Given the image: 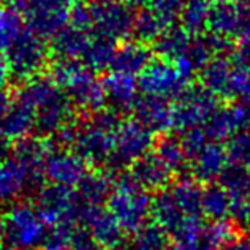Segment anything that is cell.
<instances>
[{
	"label": "cell",
	"mask_w": 250,
	"mask_h": 250,
	"mask_svg": "<svg viewBox=\"0 0 250 250\" xmlns=\"http://www.w3.org/2000/svg\"><path fill=\"white\" fill-rule=\"evenodd\" d=\"M16 100L32 109L35 130L44 136H56L62 128L73 124V103L51 76H37L25 81L18 90Z\"/></svg>",
	"instance_id": "obj_1"
},
{
	"label": "cell",
	"mask_w": 250,
	"mask_h": 250,
	"mask_svg": "<svg viewBox=\"0 0 250 250\" xmlns=\"http://www.w3.org/2000/svg\"><path fill=\"white\" fill-rule=\"evenodd\" d=\"M121 116L113 109H100L92 113L83 124L76 125L73 150L87 163H108L114 150L116 135L121 127Z\"/></svg>",
	"instance_id": "obj_2"
},
{
	"label": "cell",
	"mask_w": 250,
	"mask_h": 250,
	"mask_svg": "<svg viewBox=\"0 0 250 250\" xmlns=\"http://www.w3.org/2000/svg\"><path fill=\"white\" fill-rule=\"evenodd\" d=\"M51 78L67 94L70 102L84 111L97 113L106 103L102 81L83 62L57 59L51 67Z\"/></svg>",
	"instance_id": "obj_3"
},
{
	"label": "cell",
	"mask_w": 250,
	"mask_h": 250,
	"mask_svg": "<svg viewBox=\"0 0 250 250\" xmlns=\"http://www.w3.org/2000/svg\"><path fill=\"white\" fill-rule=\"evenodd\" d=\"M48 225L34 203L15 201L2 215L0 238L10 250L40 249Z\"/></svg>",
	"instance_id": "obj_4"
},
{
	"label": "cell",
	"mask_w": 250,
	"mask_h": 250,
	"mask_svg": "<svg viewBox=\"0 0 250 250\" xmlns=\"http://www.w3.org/2000/svg\"><path fill=\"white\" fill-rule=\"evenodd\" d=\"M106 209L117 220L125 233H135L149 222L152 198L128 173L114 181Z\"/></svg>",
	"instance_id": "obj_5"
},
{
	"label": "cell",
	"mask_w": 250,
	"mask_h": 250,
	"mask_svg": "<svg viewBox=\"0 0 250 250\" xmlns=\"http://www.w3.org/2000/svg\"><path fill=\"white\" fill-rule=\"evenodd\" d=\"M90 34L124 42L135 32L136 10L127 0H92L87 3Z\"/></svg>",
	"instance_id": "obj_6"
},
{
	"label": "cell",
	"mask_w": 250,
	"mask_h": 250,
	"mask_svg": "<svg viewBox=\"0 0 250 250\" xmlns=\"http://www.w3.org/2000/svg\"><path fill=\"white\" fill-rule=\"evenodd\" d=\"M48 52L49 49L44 38L25 27L22 35L3 57L8 63L11 78L18 81H29L32 78L40 76L38 73L44 68Z\"/></svg>",
	"instance_id": "obj_7"
},
{
	"label": "cell",
	"mask_w": 250,
	"mask_h": 250,
	"mask_svg": "<svg viewBox=\"0 0 250 250\" xmlns=\"http://www.w3.org/2000/svg\"><path fill=\"white\" fill-rule=\"evenodd\" d=\"M8 6L16 10L25 25L43 38H54L70 24V8L54 0H8Z\"/></svg>",
	"instance_id": "obj_8"
},
{
	"label": "cell",
	"mask_w": 250,
	"mask_h": 250,
	"mask_svg": "<svg viewBox=\"0 0 250 250\" xmlns=\"http://www.w3.org/2000/svg\"><path fill=\"white\" fill-rule=\"evenodd\" d=\"M34 205L48 227L59 223H71L78 227V223H83L84 212L75 188L48 184L40 187Z\"/></svg>",
	"instance_id": "obj_9"
},
{
	"label": "cell",
	"mask_w": 250,
	"mask_h": 250,
	"mask_svg": "<svg viewBox=\"0 0 250 250\" xmlns=\"http://www.w3.org/2000/svg\"><path fill=\"white\" fill-rule=\"evenodd\" d=\"M190 80L179 68L167 59H152L150 63L138 76V85L143 95L159 97L174 102L190 87Z\"/></svg>",
	"instance_id": "obj_10"
},
{
	"label": "cell",
	"mask_w": 250,
	"mask_h": 250,
	"mask_svg": "<svg viewBox=\"0 0 250 250\" xmlns=\"http://www.w3.org/2000/svg\"><path fill=\"white\" fill-rule=\"evenodd\" d=\"M154 143V133L136 119L122 122L116 135L114 150L106 167L113 171L130 168L133 163L150 152Z\"/></svg>",
	"instance_id": "obj_11"
},
{
	"label": "cell",
	"mask_w": 250,
	"mask_h": 250,
	"mask_svg": "<svg viewBox=\"0 0 250 250\" xmlns=\"http://www.w3.org/2000/svg\"><path fill=\"white\" fill-rule=\"evenodd\" d=\"M217 109V97L200 87H188L173 102V122L176 131L201 128Z\"/></svg>",
	"instance_id": "obj_12"
},
{
	"label": "cell",
	"mask_w": 250,
	"mask_h": 250,
	"mask_svg": "<svg viewBox=\"0 0 250 250\" xmlns=\"http://www.w3.org/2000/svg\"><path fill=\"white\" fill-rule=\"evenodd\" d=\"M209 34L231 42L250 35V11L242 2L219 0L212 6L209 19Z\"/></svg>",
	"instance_id": "obj_13"
},
{
	"label": "cell",
	"mask_w": 250,
	"mask_h": 250,
	"mask_svg": "<svg viewBox=\"0 0 250 250\" xmlns=\"http://www.w3.org/2000/svg\"><path fill=\"white\" fill-rule=\"evenodd\" d=\"M89 174V163L70 147H52L46 160L44 177L54 186L76 188Z\"/></svg>",
	"instance_id": "obj_14"
},
{
	"label": "cell",
	"mask_w": 250,
	"mask_h": 250,
	"mask_svg": "<svg viewBox=\"0 0 250 250\" xmlns=\"http://www.w3.org/2000/svg\"><path fill=\"white\" fill-rule=\"evenodd\" d=\"M51 150L52 147L48 141L32 136L18 140L13 144L11 159L21 167L30 186H37L44 179V167Z\"/></svg>",
	"instance_id": "obj_15"
},
{
	"label": "cell",
	"mask_w": 250,
	"mask_h": 250,
	"mask_svg": "<svg viewBox=\"0 0 250 250\" xmlns=\"http://www.w3.org/2000/svg\"><path fill=\"white\" fill-rule=\"evenodd\" d=\"M102 87L104 94V102L109 104V109L117 114L133 111L140 100V85L135 76L117 73L111 70L102 80Z\"/></svg>",
	"instance_id": "obj_16"
},
{
	"label": "cell",
	"mask_w": 250,
	"mask_h": 250,
	"mask_svg": "<svg viewBox=\"0 0 250 250\" xmlns=\"http://www.w3.org/2000/svg\"><path fill=\"white\" fill-rule=\"evenodd\" d=\"M228 165L229 162L225 146L215 141H208L188 160V168L192 171L193 179L205 184H214L217 179H220Z\"/></svg>",
	"instance_id": "obj_17"
},
{
	"label": "cell",
	"mask_w": 250,
	"mask_h": 250,
	"mask_svg": "<svg viewBox=\"0 0 250 250\" xmlns=\"http://www.w3.org/2000/svg\"><path fill=\"white\" fill-rule=\"evenodd\" d=\"M85 233L103 250H119L125 244V231L108 209H95L84 220Z\"/></svg>",
	"instance_id": "obj_18"
},
{
	"label": "cell",
	"mask_w": 250,
	"mask_h": 250,
	"mask_svg": "<svg viewBox=\"0 0 250 250\" xmlns=\"http://www.w3.org/2000/svg\"><path fill=\"white\" fill-rule=\"evenodd\" d=\"M135 119L152 133L165 135L173 130V102L159 97L143 95L133 109Z\"/></svg>",
	"instance_id": "obj_19"
},
{
	"label": "cell",
	"mask_w": 250,
	"mask_h": 250,
	"mask_svg": "<svg viewBox=\"0 0 250 250\" xmlns=\"http://www.w3.org/2000/svg\"><path fill=\"white\" fill-rule=\"evenodd\" d=\"M128 174L146 190V192H162L171 186L174 173L168 168L155 152H149L130 167Z\"/></svg>",
	"instance_id": "obj_20"
},
{
	"label": "cell",
	"mask_w": 250,
	"mask_h": 250,
	"mask_svg": "<svg viewBox=\"0 0 250 250\" xmlns=\"http://www.w3.org/2000/svg\"><path fill=\"white\" fill-rule=\"evenodd\" d=\"M247 125L246 111L242 104H233L228 108H217L201 130L209 141H228L234 133L242 131Z\"/></svg>",
	"instance_id": "obj_21"
},
{
	"label": "cell",
	"mask_w": 250,
	"mask_h": 250,
	"mask_svg": "<svg viewBox=\"0 0 250 250\" xmlns=\"http://www.w3.org/2000/svg\"><path fill=\"white\" fill-rule=\"evenodd\" d=\"M114 182L113 179L103 171H95L89 173L84 177L83 182L75 188L78 200L83 208V223L87 219V215L95 209H102L104 203H108V198L113 192Z\"/></svg>",
	"instance_id": "obj_22"
},
{
	"label": "cell",
	"mask_w": 250,
	"mask_h": 250,
	"mask_svg": "<svg viewBox=\"0 0 250 250\" xmlns=\"http://www.w3.org/2000/svg\"><path fill=\"white\" fill-rule=\"evenodd\" d=\"M152 61V51L143 42H125L117 46L111 70L117 73L136 76Z\"/></svg>",
	"instance_id": "obj_23"
},
{
	"label": "cell",
	"mask_w": 250,
	"mask_h": 250,
	"mask_svg": "<svg viewBox=\"0 0 250 250\" xmlns=\"http://www.w3.org/2000/svg\"><path fill=\"white\" fill-rule=\"evenodd\" d=\"M233 59L227 56H215L205 68L201 70V84L206 90L217 98H229L231 87Z\"/></svg>",
	"instance_id": "obj_24"
},
{
	"label": "cell",
	"mask_w": 250,
	"mask_h": 250,
	"mask_svg": "<svg viewBox=\"0 0 250 250\" xmlns=\"http://www.w3.org/2000/svg\"><path fill=\"white\" fill-rule=\"evenodd\" d=\"M92 34L84 32L73 27V25H67L59 34L52 38V51L57 56V59H65V61H78L81 62L87 44L90 42Z\"/></svg>",
	"instance_id": "obj_25"
},
{
	"label": "cell",
	"mask_w": 250,
	"mask_h": 250,
	"mask_svg": "<svg viewBox=\"0 0 250 250\" xmlns=\"http://www.w3.org/2000/svg\"><path fill=\"white\" fill-rule=\"evenodd\" d=\"M35 130V116L29 106L18 102L16 98L11 103L8 114L0 125V133L5 140H22V138L30 136Z\"/></svg>",
	"instance_id": "obj_26"
},
{
	"label": "cell",
	"mask_w": 250,
	"mask_h": 250,
	"mask_svg": "<svg viewBox=\"0 0 250 250\" xmlns=\"http://www.w3.org/2000/svg\"><path fill=\"white\" fill-rule=\"evenodd\" d=\"M150 217H152L154 222L159 223L165 231H168V234L173 233L184 220L188 219V217H186V214L182 212L179 205H177V201L174 200L169 187L162 190L159 193H155V196L152 198Z\"/></svg>",
	"instance_id": "obj_27"
},
{
	"label": "cell",
	"mask_w": 250,
	"mask_h": 250,
	"mask_svg": "<svg viewBox=\"0 0 250 250\" xmlns=\"http://www.w3.org/2000/svg\"><path fill=\"white\" fill-rule=\"evenodd\" d=\"M195 35H190L182 27H171L154 42V49L162 59L169 62H177L187 54L190 44L193 42Z\"/></svg>",
	"instance_id": "obj_28"
},
{
	"label": "cell",
	"mask_w": 250,
	"mask_h": 250,
	"mask_svg": "<svg viewBox=\"0 0 250 250\" xmlns=\"http://www.w3.org/2000/svg\"><path fill=\"white\" fill-rule=\"evenodd\" d=\"M30 186L18 163L8 159L0 165V203H15Z\"/></svg>",
	"instance_id": "obj_29"
},
{
	"label": "cell",
	"mask_w": 250,
	"mask_h": 250,
	"mask_svg": "<svg viewBox=\"0 0 250 250\" xmlns=\"http://www.w3.org/2000/svg\"><path fill=\"white\" fill-rule=\"evenodd\" d=\"M231 212V196L220 184H208L203 188L201 196V215L210 222L227 220Z\"/></svg>",
	"instance_id": "obj_30"
},
{
	"label": "cell",
	"mask_w": 250,
	"mask_h": 250,
	"mask_svg": "<svg viewBox=\"0 0 250 250\" xmlns=\"http://www.w3.org/2000/svg\"><path fill=\"white\" fill-rule=\"evenodd\" d=\"M116 51H117L116 42L109 40L106 37L92 34L87 49H85L81 62L92 71H104L108 68L111 70Z\"/></svg>",
	"instance_id": "obj_31"
},
{
	"label": "cell",
	"mask_w": 250,
	"mask_h": 250,
	"mask_svg": "<svg viewBox=\"0 0 250 250\" xmlns=\"http://www.w3.org/2000/svg\"><path fill=\"white\" fill-rule=\"evenodd\" d=\"M212 0H186L181 13V27L190 35H203L209 27Z\"/></svg>",
	"instance_id": "obj_32"
},
{
	"label": "cell",
	"mask_w": 250,
	"mask_h": 250,
	"mask_svg": "<svg viewBox=\"0 0 250 250\" xmlns=\"http://www.w3.org/2000/svg\"><path fill=\"white\" fill-rule=\"evenodd\" d=\"M171 193L174 200L182 209L186 217H203L201 215V196L203 188L200 187V182L195 179H181L169 186Z\"/></svg>",
	"instance_id": "obj_33"
},
{
	"label": "cell",
	"mask_w": 250,
	"mask_h": 250,
	"mask_svg": "<svg viewBox=\"0 0 250 250\" xmlns=\"http://www.w3.org/2000/svg\"><path fill=\"white\" fill-rule=\"evenodd\" d=\"M168 246V231L154 220L144 223L128 239V250H163Z\"/></svg>",
	"instance_id": "obj_34"
},
{
	"label": "cell",
	"mask_w": 250,
	"mask_h": 250,
	"mask_svg": "<svg viewBox=\"0 0 250 250\" xmlns=\"http://www.w3.org/2000/svg\"><path fill=\"white\" fill-rule=\"evenodd\" d=\"M25 27L24 18L16 10L11 6L0 8V56H6Z\"/></svg>",
	"instance_id": "obj_35"
},
{
	"label": "cell",
	"mask_w": 250,
	"mask_h": 250,
	"mask_svg": "<svg viewBox=\"0 0 250 250\" xmlns=\"http://www.w3.org/2000/svg\"><path fill=\"white\" fill-rule=\"evenodd\" d=\"M154 152L167 163L173 173H177V171L188 167V157L184 150L181 140H177V138L163 135L159 143L155 144Z\"/></svg>",
	"instance_id": "obj_36"
},
{
	"label": "cell",
	"mask_w": 250,
	"mask_h": 250,
	"mask_svg": "<svg viewBox=\"0 0 250 250\" xmlns=\"http://www.w3.org/2000/svg\"><path fill=\"white\" fill-rule=\"evenodd\" d=\"M80 231L81 229L71 223H59L54 227H48L40 250H70Z\"/></svg>",
	"instance_id": "obj_37"
},
{
	"label": "cell",
	"mask_w": 250,
	"mask_h": 250,
	"mask_svg": "<svg viewBox=\"0 0 250 250\" xmlns=\"http://www.w3.org/2000/svg\"><path fill=\"white\" fill-rule=\"evenodd\" d=\"M219 184L228 192L231 198H242L247 196L250 190V169L228 165L220 176Z\"/></svg>",
	"instance_id": "obj_38"
},
{
	"label": "cell",
	"mask_w": 250,
	"mask_h": 250,
	"mask_svg": "<svg viewBox=\"0 0 250 250\" xmlns=\"http://www.w3.org/2000/svg\"><path fill=\"white\" fill-rule=\"evenodd\" d=\"M229 165L250 169V131H238L225 144Z\"/></svg>",
	"instance_id": "obj_39"
},
{
	"label": "cell",
	"mask_w": 250,
	"mask_h": 250,
	"mask_svg": "<svg viewBox=\"0 0 250 250\" xmlns=\"http://www.w3.org/2000/svg\"><path fill=\"white\" fill-rule=\"evenodd\" d=\"M184 2L186 0H143L141 3L152 11L167 29H171L181 18Z\"/></svg>",
	"instance_id": "obj_40"
},
{
	"label": "cell",
	"mask_w": 250,
	"mask_h": 250,
	"mask_svg": "<svg viewBox=\"0 0 250 250\" xmlns=\"http://www.w3.org/2000/svg\"><path fill=\"white\" fill-rule=\"evenodd\" d=\"M70 250H103V249L100 246H97L95 242L89 238V234L85 233V229H83V231H80V234L76 236L75 244Z\"/></svg>",
	"instance_id": "obj_41"
},
{
	"label": "cell",
	"mask_w": 250,
	"mask_h": 250,
	"mask_svg": "<svg viewBox=\"0 0 250 250\" xmlns=\"http://www.w3.org/2000/svg\"><path fill=\"white\" fill-rule=\"evenodd\" d=\"M222 250H250V236H236Z\"/></svg>",
	"instance_id": "obj_42"
},
{
	"label": "cell",
	"mask_w": 250,
	"mask_h": 250,
	"mask_svg": "<svg viewBox=\"0 0 250 250\" xmlns=\"http://www.w3.org/2000/svg\"><path fill=\"white\" fill-rule=\"evenodd\" d=\"M11 103H13V100L10 98V95L6 94V90L0 89V125H2L5 116L8 114V111L11 108Z\"/></svg>",
	"instance_id": "obj_43"
},
{
	"label": "cell",
	"mask_w": 250,
	"mask_h": 250,
	"mask_svg": "<svg viewBox=\"0 0 250 250\" xmlns=\"http://www.w3.org/2000/svg\"><path fill=\"white\" fill-rule=\"evenodd\" d=\"M10 78H11V73L8 68V63H6L3 56H0V89L5 87V84L8 83Z\"/></svg>",
	"instance_id": "obj_44"
},
{
	"label": "cell",
	"mask_w": 250,
	"mask_h": 250,
	"mask_svg": "<svg viewBox=\"0 0 250 250\" xmlns=\"http://www.w3.org/2000/svg\"><path fill=\"white\" fill-rule=\"evenodd\" d=\"M242 106H244V111H246V117H247V125L250 127V100H246L242 103Z\"/></svg>",
	"instance_id": "obj_45"
},
{
	"label": "cell",
	"mask_w": 250,
	"mask_h": 250,
	"mask_svg": "<svg viewBox=\"0 0 250 250\" xmlns=\"http://www.w3.org/2000/svg\"><path fill=\"white\" fill-rule=\"evenodd\" d=\"M54 2L57 3H61V5H65V6H68V8H71L75 3H76V0H54Z\"/></svg>",
	"instance_id": "obj_46"
},
{
	"label": "cell",
	"mask_w": 250,
	"mask_h": 250,
	"mask_svg": "<svg viewBox=\"0 0 250 250\" xmlns=\"http://www.w3.org/2000/svg\"><path fill=\"white\" fill-rule=\"evenodd\" d=\"M242 3H244V5H246V8L250 11V0H242Z\"/></svg>",
	"instance_id": "obj_47"
},
{
	"label": "cell",
	"mask_w": 250,
	"mask_h": 250,
	"mask_svg": "<svg viewBox=\"0 0 250 250\" xmlns=\"http://www.w3.org/2000/svg\"><path fill=\"white\" fill-rule=\"evenodd\" d=\"M163 250H177V249H176L174 246H168L167 249H163Z\"/></svg>",
	"instance_id": "obj_48"
},
{
	"label": "cell",
	"mask_w": 250,
	"mask_h": 250,
	"mask_svg": "<svg viewBox=\"0 0 250 250\" xmlns=\"http://www.w3.org/2000/svg\"><path fill=\"white\" fill-rule=\"evenodd\" d=\"M0 250H10L8 247H5L3 244H0Z\"/></svg>",
	"instance_id": "obj_49"
},
{
	"label": "cell",
	"mask_w": 250,
	"mask_h": 250,
	"mask_svg": "<svg viewBox=\"0 0 250 250\" xmlns=\"http://www.w3.org/2000/svg\"><path fill=\"white\" fill-rule=\"evenodd\" d=\"M247 201H249V206H250V190H249V193H247Z\"/></svg>",
	"instance_id": "obj_50"
},
{
	"label": "cell",
	"mask_w": 250,
	"mask_h": 250,
	"mask_svg": "<svg viewBox=\"0 0 250 250\" xmlns=\"http://www.w3.org/2000/svg\"><path fill=\"white\" fill-rule=\"evenodd\" d=\"M0 227H2V215H0Z\"/></svg>",
	"instance_id": "obj_51"
},
{
	"label": "cell",
	"mask_w": 250,
	"mask_h": 250,
	"mask_svg": "<svg viewBox=\"0 0 250 250\" xmlns=\"http://www.w3.org/2000/svg\"><path fill=\"white\" fill-rule=\"evenodd\" d=\"M2 162H3V160H2V157H0V165H2Z\"/></svg>",
	"instance_id": "obj_52"
},
{
	"label": "cell",
	"mask_w": 250,
	"mask_h": 250,
	"mask_svg": "<svg viewBox=\"0 0 250 250\" xmlns=\"http://www.w3.org/2000/svg\"><path fill=\"white\" fill-rule=\"evenodd\" d=\"M140 2H143V0H140Z\"/></svg>",
	"instance_id": "obj_53"
}]
</instances>
